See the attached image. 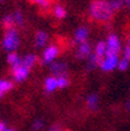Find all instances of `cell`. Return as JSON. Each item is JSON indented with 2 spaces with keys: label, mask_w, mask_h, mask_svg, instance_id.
Instances as JSON below:
<instances>
[{
  "label": "cell",
  "mask_w": 130,
  "mask_h": 131,
  "mask_svg": "<svg viewBox=\"0 0 130 131\" xmlns=\"http://www.w3.org/2000/svg\"><path fill=\"white\" fill-rule=\"evenodd\" d=\"M89 15L98 22H108L113 19L114 11L107 0H94L89 5Z\"/></svg>",
  "instance_id": "cell-1"
},
{
  "label": "cell",
  "mask_w": 130,
  "mask_h": 131,
  "mask_svg": "<svg viewBox=\"0 0 130 131\" xmlns=\"http://www.w3.org/2000/svg\"><path fill=\"white\" fill-rule=\"evenodd\" d=\"M20 45V39H19V33L15 28H9L6 30L5 35L3 39V47L5 50L8 53L15 52L16 48Z\"/></svg>",
  "instance_id": "cell-2"
},
{
  "label": "cell",
  "mask_w": 130,
  "mask_h": 131,
  "mask_svg": "<svg viewBox=\"0 0 130 131\" xmlns=\"http://www.w3.org/2000/svg\"><path fill=\"white\" fill-rule=\"evenodd\" d=\"M107 45V54L110 55H118V53L122 49V45L119 41L118 36L116 34H110L106 41Z\"/></svg>",
  "instance_id": "cell-3"
},
{
  "label": "cell",
  "mask_w": 130,
  "mask_h": 131,
  "mask_svg": "<svg viewBox=\"0 0 130 131\" xmlns=\"http://www.w3.org/2000/svg\"><path fill=\"white\" fill-rule=\"evenodd\" d=\"M118 55H110L106 54V56L103 57L100 62V68L103 71H111L117 68L118 66Z\"/></svg>",
  "instance_id": "cell-4"
},
{
  "label": "cell",
  "mask_w": 130,
  "mask_h": 131,
  "mask_svg": "<svg viewBox=\"0 0 130 131\" xmlns=\"http://www.w3.org/2000/svg\"><path fill=\"white\" fill-rule=\"evenodd\" d=\"M59 47L55 46V45H51V46L46 47V49L43 50V54H42V63L43 64H47L49 66L51 63H53L56 57L59 56Z\"/></svg>",
  "instance_id": "cell-5"
},
{
  "label": "cell",
  "mask_w": 130,
  "mask_h": 131,
  "mask_svg": "<svg viewBox=\"0 0 130 131\" xmlns=\"http://www.w3.org/2000/svg\"><path fill=\"white\" fill-rule=\"evenodd\" d=\"M29 71H31V69H28L27 67H25V66H22L21 63H20V66H18L16 68L12 69V75H13L14 81L18 82V83L24 82L25 80L28 77Z\"/></svg>",
  "instance_id": "cell-6"
},
{
  "label": "cell",
  "mask_w": 130,
  "mask_h": 131,
  "mask_svg": "<svg viewBox=\"0 0 130 131\" xmlns=\"http://www.w3.org/2000/svg\"><path fill=\"white\" fill-rule=\"evenodd\" d=\"M67 70H68V66L65 62H53L49 64V71H51L55 77L59 76H67Z\"/></svg>",
  "instance_id": "cell-7"
},
{
  "label": "cell",
  "mask_w": 130,
  "mask_h": 131,
  "mask_svg": "<svg viewBox=\"0 0 130 131\" xmlns=\"http://www.w3.org/2000/svg\"><path fill=\"white\" fill-rule=\"evenodd\" d=\"M93 54V47L89 42H83V43H80L77 47V50H76V57L80 59V60H84Z\"/></svg>",
  "instance_id": "cell-8"
},
{
  "label": "cell",
  "mask_w": 130,
  "mask_h": 131,
  "mask_svg": "<svg viewBox=\"0 0 130 131\" xmlns=\"http://www.w3.org/2000/svg\"><path fill=\"white\" fill-rule=\"evenodd\" d=\"M89 35V32L87 29V27H79L74 33V42L77 45L86 42Z\"/></svg>",
  "instance_id": "cell-9"
},
{
  "label": "cell",
  "mask_w": 130,
  "mask_h": 131,
  "mask_svg": "<svg viewBox=\"0 0 130 131\" xmlns=\"http://www.w3.org/2000/svg\"><path fill=\"white\" fill-rule=\"evenodd\" d=\"M48 42V34L43 30H39L35 34V39H34V43H35L36 48H42L45 47Z\"/></svg>",
  "instance_id": "cell-10"
},
{
  "label": "cell",
  "mask_w": 130,
  "mask_h": 131,
  "mask_svg": "<svg viewBox=\"0 0 130 131\" xmlns=\"http://www.w3.org/2000/svg\"><path fill=\"white\" fill-rule=\"evenodd\" d=\"M43 88H45V91L48 94L53 93L57 89V81L55 76H48L45 80V83H43Z\"/></svg>",
  "instance_id": "cell-11"
},
{
  "label": "cell",
  "mask_w": 130,
  "mask_h": 131,
  "mask_svg": "<svg viewBox=\"0 0 130 131\" xmlns=\"http://www.w3.org/2000/svg\"><path fill=\"white\" fill-rule=\"evenodd\" d=\"M94 54L102 60L103 57L106 56L107 54V45H106V41H98L96 46H95V50H94Z\"/></svg>",
  "instance_id": "cell-12"
},
{
  "label": "cell",
  "mask_w": 130,
  "mask_h": 131,
  "mask_svg": "<svg viewBox=\"0 0 130 131\" xmlns=\"http://www.w3.org/2000/svg\"><path fill=\"white\" fill-rule=\"evenodd\" d=\"M87 105L92 111H96L98 109V96L96 94H90L87 96Z\"/></svg>",
  "instance_id": "cell-13"
},
{
  "label": "cell",
  "mask_w": 130,
  "mask_h": 131,
  "mask_svg": "<svg viewBox=\"0 0 130 131\" xmlns=\"http://www.w3.org/2000/svg\"><path fill=\"white\" fill-rule=\"evenodd\" d=\"M7 62L9 66H12V69L16 68L21 63V57L19 56V54H16L15 52H11V53H8Z\"/></svg>",
  "instance_id": "cell-14"
},
{
  "label": "cell",
  "mask_w": 130,
  "mask_h": 131,
  "mask_svg": "<svg viewBox=\"0 0 130 131\" xmlns=\"http://www.w3.org/2000/svg\"><path fill=\"white\" fill-rule=\"evenodd\" d=\"M35 62H36V56L34 54H27L21 59V64L27 67L28 69L32 68L33 66L35 64Z\"/></svg>",
  "instance_id": "cell-15"
},
{
  "label": "cell",
  "mask_w": 130,
  "mask_h": 131,
  "mask_svg": "<svg viewBox=\"0 0 130 131\" xmlns=\"http://www.w3.org/2000/svg\"><path fill=\"white\" fill-rule=\"evenodd\" d=\"M13 88V83L8 80H0V97H3L6 93H8L9 90H12Z\"/></svg>",
  "instance_id": "cell-16"
},
{
  "label": "cell",
  "mask_w": 130,
  "mask_h": 131,
  "mask_svg": "<svg viewBox=\"0 0 130 131\" xmlns=\"http://www.w3.org/2000/svg\"><path fill=\"white\" fill-rule=\"evenodd\" d=\"M53 15H54L56 19H63V18H66V15H67V11H66V8L63 7V6L56 5L53 8Z\"/></svg>",
  "instance_id": "cell-17"
},
{
  "label": "cell",
  "mask_w": 130,
  "mask_h": 131,
  "mask_svg": "<svg viewBox=\"0 0 130 131\" xmlns=\"http://www.w3.org/2000/svg\"><path fill=\"white\" fill-rule=\"evenodd\" d=\"M14 25H15V22H14L13 14H8V15H6L3 19V26L6 28V29L14 28Z\"/></svg>",
  "instance_id": "cell-18"
},
{
  "label": "cell",
  "mask_w": 130,
  "mask_h": 131,
  "mask_svg": "<svg viewBox=\"0 0 130 131\" xmlns=\"http://www.w3.org/2000/svg\"><path fill=\"white\" fill-rule=\"evenodd\" d=\"M100 62H101V59H98L95 54H92L88 57V69L96 68L97 66H100Z\"/></svg>",
  "instance_id": "cell-19"
},
{
  "label": "cell",
  "mask_w": 130,
  "mask_h": 131,
  "mask_svg": "<svg viewBox=\"0 0 130 131\" xmlns=\"http://www.w3.org/2000/svg\"><path fill=\"white\" fill-rule=\"evenodd\" d=\"M57 81V89H65L69 85V80L67 76H59L56 77Z\"/></svg>",
  "instance_id": "cell-20"
},
{
  "label": "cell",
  "mask_w": 130,
  "mask_h": 131,
  "mask_svg": "<svg viewBox=\"0 0 130 131\" xmlns=\"http://www.w3.org/2000/svg\"><path fill=\"white\" fill-rule=\"evenodd\" d=\"M13 18H14V22H15V25H18V26H24L25 18H24V14H22L21 11L14 12Z\"/></svg>",
  "instance_id": "cell-21"
},
{
  "label": "cell",
  "mask_w": 130,
  "mask_h": 131,
  "mask_svg": "<svg viewBox=\"0 0 130 131\" xmlns=\"http://www.w3.org/2000/svg\"><path fill=\"white\" fill-rule=\"evenodd\" d=\"M109 4H110L111 8H113V11H118L121 8L123 7L124 5V1L123 0H109Z\"/></svg>",
  "instance_id": "cell-22"
},
{
  "label": "cell",
  "mask_w": 130,
  "mask_h": 131,
  "mask_svg": "<svg viewBox=\"0 0 130 131\" xmlns=\"http://www.w3.org/2000/svg\"><path fill=\"white\" fill-rule=\"evenodd\" d=\"M129 64H130L129 61H128L127 59H124V57H123L122 60L118 61V66H117V68H118L121 71H124V70H127V69L129 68Z\"/></svg>",
  "instance_id": "cell-23"
},
{
  "label": "cell",
  "mask_w": 130,
  "mask_h": 131,
  "mask_svg": "<svg viewBox=\"0 0 130 131\" xmlns=\"http://www.w3.org/2000/svg\"><path fill=\"white\" fill-rule=\"evenodd\" d=\"M31 1L40 5L42 8H48L49 5H51V0H31Z\"/></svg>",
  "instance_id": "cell-24"
},
{
  "label": "cell",
  "mask_w": 130,
  "mask_h": 131,
  "mask_svg": "<svg viewBox=\"0 0 130 131\" xmlns=\"http://www.w3.org/2000/svg\"><path fill=\"white\" fill-rule=\"evenodd\" d=\"M43 128V122L42 119H36L34 121V123H33V129L35 131H40L41 129Z\"/></svg>",
  "instance_id": "cell-25"
},
{
  "label": "cell",
  "mask_w": 130,
  "mask_h": 131,
  "mask_svg": "<svg viewBox=\"0 0 130 131\" xmlns=\"http://www.w3.org/2000/svg\"><path fill=\"white\" fill-rule=\"evenodd\" d=\"M123 57L127 59V60L130 62V47L129 46H125L124 49H123Z\"/></svg>",
  "instance_id": "cell-26"
},
{
  "label": "cell",
  "mask_w": 130,
  "mask_h": 131,
  "mask_svg": "<svg viewBox=\"0 0 130 131\" xmlns=\"http://www.w3.org/2000/svg\"><path fill=\"white\" fill-rule=\"evenodd\" d=\"M6 129V124L5 122H3V121H0V131H3Z\"/></svg>",
  "instance_id": "cell-27"
},
{
  "label": "cell",
  "mask_w": 130,
  "mask_h": 131,
  "mask_svg": "<svg viewBox=\"0 0 130 131\" xmlns=\"http://www.w3.org/2000/svg\"><path fill=\"white\" fill-rule=\"evenodd\" d=\"M123 1H124V5L128 7V9L130 11V0H123Z\"/></svg>",
  "instance_id": "cell-28"
},
{
  "label": "cell",
  "mask_w": 130,
  "mask_h": 131,
  "mask_svg": "<svg viewBox=\"0 0 130 131\" xmlns=\"http://www.w3.org/2000/svg\"><path fill=\"white\" fill-rule=\"evenodd\" d=\"M125 46H129L130 47V36L127 39V45H125Z\"/></svg>",
  "instance_id": "cell-29"
},
{
  "label": "cell",
  "mask_w": 130,
  "mask_h": 131,
  "mask_svg": "<svg viewBox=\"0 0 130 131\" xmlns=\"http://www.w3.org/2000/svg\"><path fill=\"white\" fill-rule=\"evenodd\" d=\"M125 106H127V109H128V111H129V112H130V102H128V103H127V105H125Z\"/></svg>",
  "instance_id": "cell-30"
},
{
  "label": "cell",
  "mask_w": 130,
  "mask_h": 131,
  "mask_svg": "<svg viewBox=\"0 0 130 131\" xmlns=\"http://www.w3.org/2000/svg\"><path fill=\"white\" fill-rule=\"evenodd\" d=\"M3 131H15L14 129H11V128H6L5 130H3Z\"/></svg>",
  "instance_id": "cell-31"
},
{
  "label": "cell",
  "mask_w": 130,
  "mask_h": 131,
  "mask_svg": "<svg viewBox=\"0 0 130 131\" xmlns=\"http://www.w3.org/2000/svg\"><path fill=\"white\" fill-rule=\"evenodd\" d=\"M53 131H61V130H57V129H54V130H53Z\"/></svg>",
  "instance_id": "cell-32"
},
{
  "label": "cell",
  "mask_w": 130,
  "mask_h": 131,
  "mask_svg": "<svg viewBox=\"0 0 130 131\" xmlns=\"http://www.w3.org/2000/svg\"><path fill=\"white\" fill-rule=\"evenodd\" d=\"M66 131H72V130H66Z\"/></svg>",
  "instance_id": "cell-33"
},
{
  "label": "cell",
  "mask_w": 130,
  "mask_h": 131,
  "mask_svg": "<svg viewBox=\"0 0 130 131\" xmlns=\"http://www.w3.org/2000/svg\"><path fill=\"white\" fill-rule=\"evenodd\" d=\"M0 1H3V0H0Z\"/></svg>",
  "instance_id": "cell-34"
}]
</instances>
